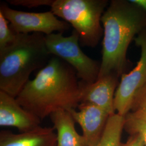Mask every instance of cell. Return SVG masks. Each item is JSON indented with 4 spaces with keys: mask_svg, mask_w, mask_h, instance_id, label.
I'll use <instances>...</instances> for the list:
<instances>
[{
    "mask_svg": "<svg viewBox=\"0 0 146 146\" xmlns=\"http://www.w3.org/2000/svg\"><path fill=\"white\" fill-rule=\"evenodd\" d=\"M7 2L13 5H21L31 8L40 6L51 7L53 0H8Z\"/></svg>",
    "mask_w": 146,
    "mask_h": 146,
    "instance_id": "e0dca14e",
    "label": "cell"
},
{
    "mask_svg": "<svg viewBox=\"0 0 146 146\" xmlns=\"http://www.w3.org/2000/svg\"><path fill=\"white\" fill-rule=\"evenodd\" d=\"M101 23L104 38L98 78L110 75L120 78L128 64L130 43L146 29V13L130 1L112 0L102 15Z\"/></svg>",
    "mask_w": 146,
    "mask_h": 146,
    "instance_id": "7a4b0ae2",
    "label": "cell"
},
{
    "mask_svg": "<svg viewBox=\"0 0 146 146\" xmlns=\"http://www.w3.org/2000/svg\"><path fill=\"white\" fill-rule=\"evenodd\" d=\"M131 3L139 6L146 13V0H129Z\"/></svg>",
    "mask_w": 146,
    "mask_h": 146,
    "instance_id": "d6986e66",
    "label": "cell"
},
{
    "mask_svg": "<svg viewBox=\"0 0 146 146\" xmlns=\"http://www.w3.org/2000/svg\"><path fill=\"white\" fill-rule=\"evenodd\" d=\"M54 128L38 127L31 131L15 134L8 131L0 133V146H56Z\"/></svg>",
    "mask_w": 146,
    "mask_h": 146,
    "instance_id": "8fae6325",
    "label": "cell"
},
{
    "mask_svg": "<svg viewBox=\"0 0 146 146\" xmlns=\"http://www.w3.org/2000/svg\"><path fill=\"white\" fill-rule=\"evenodd\" d=\"M119 78L116 75H110L98 78L92 84L79 81L80 103H90L104 110L110 115L114 114V96L119 84Z\"/></svg>",
    "mask_w": 146,
    "mask_h": 146,
    "instance_id": "9c48e42d",
    "label": "cell"
},
{
    "mask_svg": "<svg viewBox=\"0 0 146 146\" xmlns=\"http://www.w3.org/2000/svg\"><path fill=\"white\" fill-rule=\"evenodd\" d=\"M15 42L0 52V90L16 98L31 73L50 60L45 35L17 34Z\"/></svg>",
    "mask_w": 146,
    "mask_h": 146,
    "instance_id": "3957f363",
    "label": "cell"
},
{
    "mask_svg": "<svg viewBox=\"0 0 146 146\" xmlns=\"http://www.w3.org/2000/svg\"><path fill=\"white\" fill-rule=\"evenodd\" d=\"M49 116L56 131V146H87L83 135L76 130V122L69 111L60 109Z\"/></svg>",
    "mask_w": 146,
    "mask_h": 146,
    "instance_id": "7c38bea8",
    "label": "cell"
},
{
    "mask_svg": "<svg viewBox=\"0 0 146 146\" xmlns=\"http://www.w3.org/2000/svg\"><path fill=\"white\" fill-rule=\"evenodd\" d=\"M121 146H145L141 136L137 134L131 137L125 143H121Z\"/></svg>",
    "mask_w": 146,
    "mask_h": 146,
    "instance_id": "ac0fdd59",
    "label": "cell"
},
{
    "mask_svg": "<svg viewBox=\"0 0 146 146\" xmlns=\"http://www.w3.org/2000/svg\"><path fill=\"white\" fill-rule=\"evenodd\" d=\"M78 78L72 67L52 57L35 78L28 81L16 99L41 120L60 109L76 110L81 102Z\"/></svg>",
    "mask_w": 146,
    "mask_h": 146,
    "instance_id": "6da1fadb",
    "label": "cell"
},
{
    "mask_svg": "<svg viewBox=\"0 0 146 146\" xmlns=\"http://www.w3.org/2000/svg\"><path fill=\"white\" fill-rule=\"evenodd\" d=\"M41 120L24 109L15 98L0 90V125L14 127L20 132L35 129Z\"/></svg>",
    "mask_w": 146,
    "mask_h": 146,
    "instance_id": "30bf717a",
    "label": "cell"
},
{
    "mask_svg": "<svg viewBox=\"0 0 146 146\" xmlns=\"http://www.w3.org/2000/svg\"><path fill=\"white\" fill-rule=\"evenodd\" d=\"M9 23L0 11V52L15 42L17 37V34L11 30Z\"/></svg>",
    "mask_w": 146,
    "mask_h": 146,
    "instance_id": "9a60e30c",
    "label": "cell"
},
{
    "mask_svg": "<svg viewBox=\"0 0 146 146\" xmlns=\"http://www.w3.org/2000/svg\"><path fill=\"white\" fill-rule=\"evenodd\" d=\"M45 41L50 55L62 59L76 71L78 78L87 84L95 82L99 75L101 63L88 57L80 47L79 35L73 30L64 36L63 33L45 35Z\"/></svg>",
    "mask_w": 146,
    "mask_h": 146,
    "instance_id": "5b68a950",
    "label": "cell"
},
{
    "mask_svg": "<svg viewBox=\"0 0 146 146\" xmlns=\"http://www.w3.org/2000/svg\"><path fill=\"white\" fill-rule=\"evenodd\" d=\"M125 118L117 113L110 115L102 137L97 146H121L122 131L125 127Z\"/></svg>",
    "mask_w": 146,
    "mask_h": 146,
    "instance_id": "4fadbf2b",
    "label": "cell"
},
{
    "mask_svg": "<svg viewBox=\"0 0 146 146\" xmlns=\"http://www.w3.org/2000/svg\"><path fill=\"white\" fill-rule=\"evenodd\" d=\"M0 11L9 21L11 30L16 34L37 33L48 35L55 31L63 33L70 28L67 22L58 20L51 11L29 13L13 9L2 5Z\"/></svg>",
    "mask_w": 146,
    "mask_h": 146,
    "instance_id": "52a82bcc",
    "label": "cell"
},
{
    "mask_svg": "<svg viewBox=\"0 0 146 146\" xmlns=\"http://www.w3.org/2000/svg\"><path fill=\"white\" fill-rule=\"evenodd\" d=\"M125 127L129 131L141 136L146 146V119L133 112H129L125 116Z\"/></svg>",
    "mask_w": 146,
    "mask_h": 146,
    "instance_id": "5bb4252c",
    "label": "cell"
},
{
    "mask_svg": "<svg viewBox=\"0 0 146 146\" xmlns=\"http://www.w3.org/2000/svg\"><path fill=\"white\" fill-rule=\"evenodd\" d=\"M134 41L141 49L140 58L131 71L121 75L114 96L115 112L124 117L130 112L136 96L146 84V29Z\"/></svg>",
    "mask_w": 146,
    "mask_h": 146,
    "instance_id": "8992f818",
    "label": "cell"
},
{
    "mask_svg": "<svg viewBox=\"0 0 146 146\" xmlns=\"http://www.w3.org/2000/svg\"><path fill=\"white\" fill-rule=\"evenodd\" d=\"M131 110L136 115L146 119V84L136 96Z\"/></svg>",
    "mask_w": 146,
    "mask_h": 146,
    "instance_id": "2e32d148",
    "label": "cell"
},
{
    "mask_svg": "<svg viewBox=\"0 0 146 146\" xmlns=\"http://www.w3.org/2000/svg\"><path fill=\"white\" fill-rule=\"evenodd\" d=\"M108 5L107 0H53L50 11L72 25L81 46L94 48L104 35L101 17Z\"/></svg>",
    "mask_w": 146,
    "mask_h": 146,
    "instance_id": "277c9868",
    "label": "cell"
},
{
    "mask_svg": "<svg viewBox=\"0 0 146 146\" xmlns=\"http://www.w3.org/2000/svg\"><path fill=\"white\" fill-rule=\"evenodd\" d=\"M78 110H68L76 123L81 126L87 146H97L104 133L110 115L104 110L88 102H81Z\"/></svg>",
    "mask_w": 146,
    "mask_h": 146,
    "instance_id": "ba28073f",
    "label": "cell"
}]
</instances>
